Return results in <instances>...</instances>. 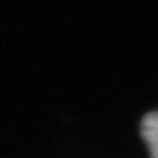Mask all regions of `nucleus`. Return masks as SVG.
Here are the masks:
<instances>
[{"mask_svg":"<svg viewBox=\"0 0 158 158\" xmlns=\"http://www.w3.org/2000/svg\"><path fill=\"white\" fill-rule=\"evenodd\" d=\"M140 133L151 158H158V111L144 115L140 125Z\"/></svg>","mask_w":158,"mask_h":158,"instance_id":"f257e3e1","label":"nucleus"}]
</instances>
